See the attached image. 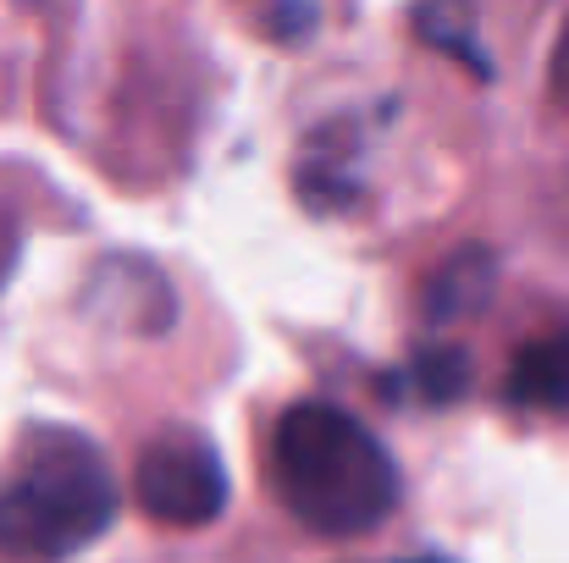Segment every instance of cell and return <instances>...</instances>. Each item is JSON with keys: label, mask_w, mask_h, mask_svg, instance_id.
Here are the masks:
<instances>
[{"label": "cell", "mask_w": 569, "mask_h": 563, "mask_svg": "<svg viewBox=\"0 0 569 563\" xmlns=\"http://www.w3.org/2000/svg\"><path fill=\"white\" fill-rule=\"evenodd\" d=\"M271 475L282 509L316 536H366L398 509V464L338 403L305 398L277 420Z\"/></svg>", "instance_id": "6da1fadb"}, {"label": "cell", "mask_w": 569, "mask_h": 563, "mask_svg": "<svg viewBox=\"0 0 569 563\" xmlns=\"http://www.w3.org/2000/svg\"><path fill=\"white\" fill-rule=\"evenodd\" d=\"M117 520V475L106 453L67 425H33L0 486V553L56 563L94 547Z\"/></svg>", "instance_id": "7a4b0ae2"}, {"label": "cell", "mask_w": 569, "mask_h": 563, "mask_svg": "<svg viewBox=\"0 0 569 563\" xmlns=\"http://www.w3.org/2000/svg\"><path fill=\"white\" fill-rule=\"evenodd\" d=\"M133 497H139L144 520H156L167 531H199V525L221 520V509H227V470L204 436L172 431L139 453Z\"/></svg>", "instance_id": "3957f363"}, {"label": "cell", "mask_w": 569, "mask_h": 563, "mask_svg": "<svg viewBox=\"0 0 569 563\" xmlns=\"http://www.w3.org/2000/svg\"><path fill=\"white\" fill-rule=\"evenodd\" d=\"M503 398L520 409H565L569 403V326H548L531 343H520Z\"/></svg>", "instance_id": "277c9868"}, {"label": "cell", "mask_w": 569, "mask_h": 563, "mask_svg": "<svg viewBox=\"0 0 569 563\" xmlns=\"http://www.w3.org/2000/svg\"><path fill=\"white\" fill-rule=\"evenodd\" d=\"M487 282H492V265L487 254H459L453 265H442L437 288H431V310L448 321V315H470L481 299H487Z\"/></svg>", "instance_id": "5b68a950"}, {"label": "cell", "mask_w": 569, "mask_h": 563, "mask_svg": "<svg viewBox=\"0 0 569 563\" xmlns=\"http://www.w3.org/2000/svg\"><path fill=\"white\" fill-rule=\"evenodd\" d=\"M553 83H559V94H569V28L559 39V56H553Z\"/></svg>", "instance_id": "8992f818"}, {"label": "cell", "mask_w": 569, "mask_h": 563, "mask_svg": "<svg viewBox=\"0 0 569 563\" xmlns=\"http://www.w3.org/2000/svg\"><path fill=\"white\" fill-rule=\"evenodd\" d=\"M403 563H448V559H403Z\"/></svg>", "instance_id": "52a82bcc"}]
</instances>
